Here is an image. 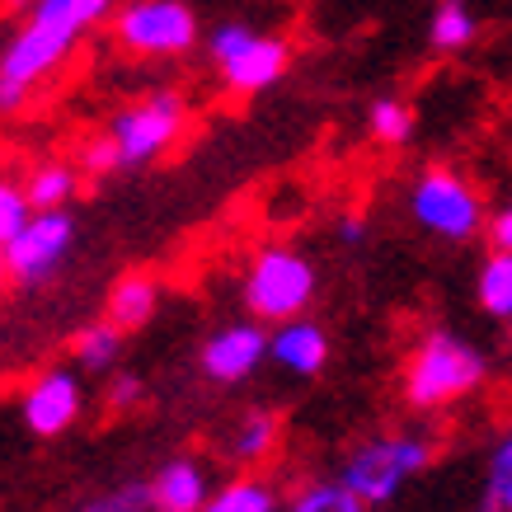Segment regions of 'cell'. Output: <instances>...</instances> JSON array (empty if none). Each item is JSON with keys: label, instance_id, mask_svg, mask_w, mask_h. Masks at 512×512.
<instances>
[{"label": "cell", "instance_id": "obj_31", "mask_svg": "<svg viewBox=\"0 0 512 512\" xmlns=\"http://www.w3.org/2000/svg\"><path fill=\"white\" fill-rule=\"evenodd\" d=\"M10 282V268H5V249H0V287Z\"/></svg>", "mask_w": 512, "mask_h": 512}, {"label": "cell", "instance_id": "obj_20", "mask_svg": "<svg viewBox=\"0 0 512 512\" xmlns=\"http://www.w3.org/2000/svg\"><path fill=\"white\" fill-rule=\"evenodd\" d=\"M202 512H278V494L264 480H231L202 503Z\"/></svg>", "mask_w": 512, "mask_h": 512}, {"label": "cell", "instance_id": "obj_4", "mask_svg": "<svg viewBox=\"0 0 512 512\" xmlns=\"http://www.w3.org/2000/svg\"><path fill=\"white\" fill-rule=\"evenodd\" d=\"M484 381V353L456 339L447 329H433L428 339L409 353L404 367V400L414 409H442V404L461 400Z\"/></svg>", "mask_w": 512, "mask_h": 512}, {"label": "cell", "instance_id": "obj_5", "mask_svg": "<svg viewBox=\"0 0 512 512\" xmlns=\"http://www.w3.org/2000/svg\"><path fill=\"white\" fill-rule=\"evenodd\" d=\"M104 132L118 146V170H146L188 132V99L179 90H151L123 104Z\"/></svg>", "mask_w": 512, "mask_h": 512}, {"label": "cell", "instance_id": "obj_23", "mask_svg": "<svg viewBox=\"0 0 512 512\" xmlns=\"http://www.w3.org/2000/svg\"><path fill=\"white\" fill-rule=\"evenodd\" d=\"M33 217L29 207V193H24V184H15V179H0V249L10 245L19 231H24V221Z\"/></svg>", "mask_w": 512, "mask_h": 512}, {"label": "cell", "instance_id": "obj_18", "mask_svg": "<svg viewBox=\"0 0 512 512\" xmlns=\"http://www.w3.org/2000/svg\"><path fill=\"white\" fill-rule=\"evenodd\" d=\"M273 447H278V419L273 414H264V409H254V414H245L240 419V428H235V461H245V466H259V461H268L273 456Z\"/></svg>", "mask_w": 512, "mask_h": 512}, {"label": "cell", "instance_id": "obj_14", "mask_svg": "<svg viewBox=\"0 0 512 512\" xmlns=\"http://www.w3.org/2000/svg\"><path fill=\"white\" fill-rule=\"evenodd\" d=\"M160 306V282L151 278V273H123V278L113 282L109 292V325H118L127 334V329H141L151 325V315H156Z\"/></svg>", "mask_w": 512, "mask_h": 512}, {"label": "cell", "instance_id": "obj_21", "mask_svg": "<svg viewBox=\"0 0 512 512\" xmlns=\"http://www.w3.org/2000/svg\"><path fill=\"white\" fill-rule=\"evenodd\" d=\"M367 127H372V137L381 146H404L414 137V109L404 99H395V94H386V99H376L367 109Z\"/></svg>", "mask_w": 512, "mask_h": 512}, {"label": "cell", "instance_id": "obj_32", "mask_svg": "<svg viewBox=\"0 0 512 512\" xmlns=\"http://www.w3.org/2000/svg\"><path fill=\"white\" fill-rule=\"evenodd\" d=\"M10 5H15V10H29V5H33V0H10Z\"/></svg>", "mask_w": 512, "mask_h": 512}, {"label": "cell", "instance_id": "obj_15", "mask_svg": "<svg viewBox=\"0 0 512 512\" xmlns=\"http://www.w3.org/2000/svg\"><path fill=\"white\" fill-rule=\"evenodd\" d=\"M475 15H470V0H437L433 19H428V43L433 52H461V47L475 43Z\"/></svg>", "mask_w": 512, "mask_h": 512}, {"label": "cell", "instance_id": "obj_22", "mask_svg": "<svg viewBox=\"0 0 512 512\" xmlns=\"http://www.w3.org/2000/svg\"><path fill=\"white\" fill-rule=\"evenodd\" d=\"M292 512H367V503H357L339 480H320V484H306L292 498Z\"/></svg>", "mask_w": 512, "mask_h": 512}, {"label": "cell", "instance_id": "obj_12", "mask_svg": "<svg viewBox=\"0 0 512 512\" xmlns=\"http://www.w3.org/2000/svg\"><path fill=\"white\" fill-rule=\"evenodd\" d=\"M268 357L292 376H320L329 362V339L315 320L296 315V320H282V325L268 334Z\"/></svg>", "mask_w": 512, "mask_h": 512}, {"label": "cell", "instance_id": "obj_16", "mask_svg": "<svg viewBox=\"0 0 512 512\" xmlns=\"http://www.w3.org/2000/svg\"><path fill=\"white\" fill-rule=\"evenodd\" d=\"M76 165H62V160H47L38 170H29L24 179V193H29V207L33 212H57L66 202L76 198Z\"/></svg>", "mask_w": 512, "mask_h": 512}, {"label": "cell", "instance_id": "obj_19", "mask_svg": "<svg viewBox=\"0 0 512 512\" xmlns=\"http://www.w3.org/2000/svg\"><path fill=\"white\" fill-rule=\"evenodd\" d=\"M118 353H123V329H118V325L99 320V325L80 329L76 362L85 367V372H113V367H118Z\"/></svg>", "mask_w": 512, "mask_h": 512}, {"label": "cell", "instance_id": "obj_9", "mask_svg": "<svg viewBox=\"0 0 512 512\" xmlns=\"http://www.w3.org/2000/svg\"><path fill=\"white\" fill-rule=\"evenodd\" d=\"M76 245V217L57 207V212H33L24 221V231L5 245V268H10V282L19 287H43L57 268L66 264V254Z\"/></svg>", "mask_w": 512, "mask_h": 512}, {"label": "cell", "instance_id": "obj_30", "mask_svg": "<svg viewBox=\"0 0 512 512\" xmlns=\"http://www.w3.org/2000/svg\"><path fill=\"white\" fill-rule=\"evenodd\" d=\"M512 470V428H508V437L498 442V451H494V475H508Z\"/></svg>", "mask_w": 512, "mask_h": 512}, {"label": "cell", "instance_id": "obj_24", "mask_svg": "<svg viewBox=\"0 0 512 512\" xmlns=\"http://www.w3.org/2000/svg\"><path fill=\"white\" fill-rule=\"evenodd\" d=\"M151 484H123V489H113V494L94 498L85 512H151Z\"/></svg>", "mask_w": 512, "mask_h": 512}, {"label": "cell", "instance_id": "obj_8", "mask_svg": "<svg viewBox=\"0 0 512 512\" xmlns=\"http://www.w3.org/2000/svg\"><path fill=\"white\" fill-rule=\"evenodd\" d=\"M409 212L428 235L466 245L484 231V198L475 193L470 179H461L447 165H428L409 188Z\"/></svg>", "mask_w": 512, "mask_h": 512}, {"label": "cell", "instance_id": "obj_27", "mask_svg": "<svg viewBox=\"0 0 512 512\" xmlns=\"http://www.w3.org/2000/svg\"><path fill=\"white\" fill-rule=\"evenodd\" d=\"M480 512H512V470L508 475H489V489H484V508Z\"/></svg>", "mask_w": 512, "mask_h": 512}, {"label": "cell", "instance_id": "obj_6", "mask_svg": "<svg viewBox=\"0 0 512 512\" xmlns=\"http://www.w3.org/2000/svg\"><path fill=\"white\" fill-rule=\"evenodd\" d=\"M433 461V447L428 437L414 433H395V437H372L367 447H357L339 470V484L357 503L367 508H381L404 489V480H414L419 470H428Z\"/></svg>", "mask_w": 512, "mask_h": 512}, {"label": "cell", "instance_id": "obj_1", "mask_svg": "<svg viewBox=\"0 0 512 512\" xmlns=\"http://www.w3.org/2000/svg\"><path fill=\"white\" fill-rule=\"evenodd\" d=\"M123 0H33L24 24L0 47V118H15L33 104V90L57 76L80 38L113 19Z\"/></svg>", "mask_w": 512, "mask_h": 512}, {"label": "cell", "instance_id": "obj_17", "mask_svg": "<svg viewBox=\"0 0 512 512\" xmlns=\"http://www.w3.org/2000/svg\"><path fill=\"white\" fill-rule=\"evenodd\" d=\"M475 296H480V311L494 320H512V254H489L475 278Z\"/></svg>", "mask_w": 512, "mask_h": 512}, {"label": "cell", "instance_id": "obj_13", "mask_svg": "<svg viewBox=\"0 0 512 512\" xmlns=\"http://www.w3.org/2000/svg\"><path fill=\"white\" fill-rule=\"evenodd\" d=\"M212 498L207 489V466L193 456H179L151 480V503L156 512H202V503Z\"/></svg>", "mask_w": 512, "mask_h": 512}, {"label": "cell", "instance_id": "obj_3", "mask_svg": "<svg viewBox=\"0 0 512 512\" xmlns=\"http://www.w3.org/2000/svg\"><path fill=\"white\" fill-rule=\"evenodd\" d=\"M118 52L137 62H170L188 57L202 43L198 10L188 0H123L109 19Z\"/></svg>", "mask_w": 512, "mask_h": 512}, {"label": "cell", "instance_id": "obj_26", "mask_svg": "<svg viewBox=\"0 0 512 512\" xmlns=\"http://www.w3.org/2000/svg\"><path fill=\"white\" fill-rule=\"evenodd\" d=\"M141 395H146V386H141V376H113V386H109V404L113 409H137Z\"/></svg>", "mask_w": 512, "mask_h": 512}, {"label": "cell", "instance_id": "obj_10", "mask_svg": "<svg viewBox=\"0 0 512 512\" xmlns=\"http://www.w3.org/2000/svg\"><path fill=\"white\" fill-rule=\"evenodd\" d=\"M264 357H268V329L259 320H245V325L217 329L212 339L202 343V372L221 381V386H235V381L259 372Z\"/></svg>", "mask_w": 512, "mask_h": 512}, {"label": "cell", "instance_id": "obj_7", "mask_svg": "<svg viewBox=\"0 0 512 512\" xmlns=\"http://www.w3.org/2000/svg\"><path fill=\"white\" fill-rule=\"evenodd\" d=\"M315 301V268L306 254H296L287 245H268L249 259L245 273V306L259 325H282L306 315Z\"/></svg>", "mask_w": 512, "mask_h": 512}, {"label": "cell", "instance_id": "obj_11", "mask_svg": "<svg viewBox=\"0 0 512 512\" xmlns=\"http://www.w3.org/2000/svg\"><path fill=\"white\" fill-rule=\"evenodd\" d=\"M80 404H85V395H80L76 372L52 367L24 390V423L33 437H62L80 419Z\"/></svg>", "mask_w": 512, "mask_h": 512}, {"label": "cell", "instance_id": "obj_28", "mask_svg": "<svg viewBox=\"0 0 512 512\" xmlns=\"http://www.w3.org/2000/svg\"><path fill=\"white\" fill-rule=\"evenodd\" d=\"M484 231H489V245H494L498 254H512V202L484 221Z\"/></svg>", "mask_w": 512, "mask_h": 512}, {"label": "cell", "instance_id": "obj_25", "mask_svg": "<svg viewBox=\"0 0 512 512\" xmlns=\"http://www.w3.org/2000/svg\"><path fill=\"white\" fill-rule=\"evenodd\" d=\"M80 170L90 174V179H104V174L118 170V146H113L109 132H99V137H90L80 146Z\"/></svg>", "mask_w": 512, "mask_h": 512}, {"label": "cell", "instance_id": "obj_29", "mask_svg": "<svg viewBox=\"0 0 512 512\" xmlns=\"http://www.w3.org/2000/svg\"><path fill=\"white\" fill-rule=\"evenodd\" d=\"M362 235H367V221H362V217H343L339 221V240H343V245H362Z\"/></svg>", "mask_w": 512, "mask_h": 512}, {"label": "cell", "instance_id": "obj_2", "mask_svg": "<svg viewBox=\"0 0 512 512\" xmlns=\"http://www.w3.org/2000/svg\"><path fill=\"white\" fill-rule=\"evenodd\" d=\"M202 47H207L212 71L221 76V90L235 99H254V94L273 90L292 66V43L282 33H259L240 19H221Z\"/></svg>", "mask_w": 512, "mask_h": 512}]
</instances>
